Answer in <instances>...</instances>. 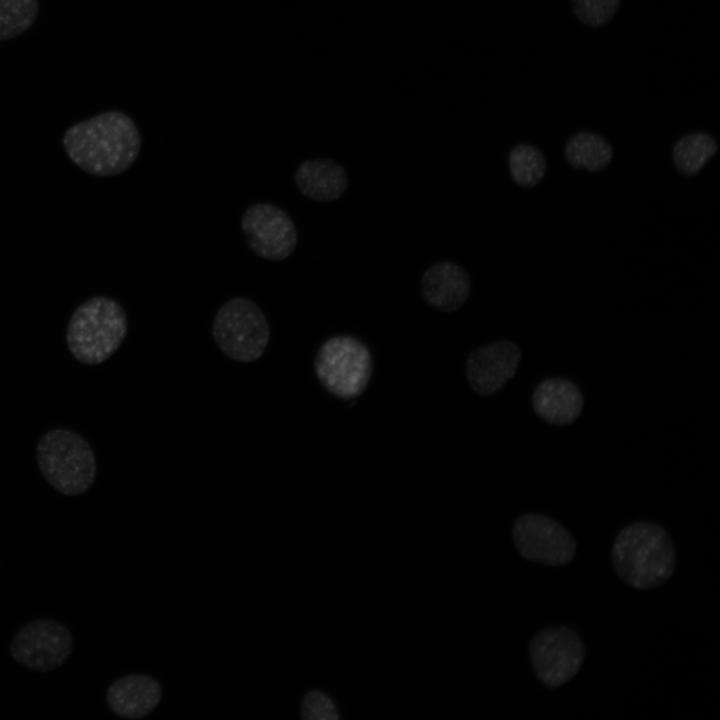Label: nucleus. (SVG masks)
<instances>
[{
  "label": "nucleus",
  "mask_w": 720,
  "mask_h": 720,
  "mask_svg": "<svg viewBox=\"0 0 720 720\" xmlns=\"http://www.w3.org/2000/svg\"><path fill=\"white\" fill-rule=\"evenodd\" d=\"M70 160L93 176H116L128 170L141 150V135L130 116L118 110L94 115L70 126L63 135Z\"/></svg>",
  "instance_id": "1"
},
{
  "label": "nucleus",
  "mask_w": 720,
  "mask_h": 720,
  "mask_svg": "<svg viewBox=\"0 0 720 720\" xmlns=\"http://www.w3.org/2000/svg\"><path fill=\"white\" fill-rule=\"evenodd\" d=\"M611 562L626 585L647 590L672 577L677 557L673 540L664 527L652 521H635L617 533Z\"/></svg>",
  "instance_id": "2"
},
{
  "label": "nucleus",
  "mask_w": 720,
  "mask_h": 720,
  "mask_svg": "<svg viewBox=\"0 0 720 720\" xmlns=\"http://www.w3.org/2000/svg\"><path fill=\"white\" fill-rule=\"evenodd\" d=\"M128 331L123 307L106 296L92 297L72 313L66 331L70 353L78 361L97 365L121 346Z\"/></svg>",
  "instance_id": "3"
},
{
  "label": "nucleus",
  "mask_w": 720,
  "mask_h": 720,
  "mask_svg": "<svg viewBox=\"0 0 720 720\" xmlns=\"http://www.w3.org/2000/svg\"><path fill=\"white\" fill-rule=\"evenodd\" d=\"M36 460L45 480L66 496L86 492L96 478L93 449L80 434L69 429L46 432L37 443Z\"/></svg>",
  "instance_id": "4"
},
{
  "label": "nucleus",
  "mask_w": 720,
  "mask_h": 720,
  "mask_svg": "<svg viewBox=\"0 0 720 720\" xmlns=\"http://www.w3.org/2000/svg\"><path fill=\"white\" fill-rule=\"evenodd\" d=\"M212 336L230 359L252 362L259 359L270 339V327L261 308L251 299L235 297L217 311Z\"/></svg>",
  "instance_id": "5"
},
{
  "label": "nucleus",
  "mask_w": 720,
  "mask_h": 720,
  "mask_svg": "<svg viewBox=\"0 0 720 720\" xmlns=\"http://www.w3.org/2000/svg\"><path fill=\"white\" fill-rule=\"evenodd\" d=\"M372 368V356L367 346L347 335L326 340L314 359V370L322 386L342 399H352L363 393Z\"/></svg>",
  "instance_id": "6"
},
{
  "label": "nucleus",
  "mask_w": 720,
  "mask_h": 720,
  "mask_svg": "<svg viewBox=\"0 0 720 720\" xmlns=\"http://www.w3.org/2000/svg\"><path fill=\"white\" fill-rule=\"evenodd\" d=\"M528 653L538 680L548 688H559L582 668L585 644L574 629L564 625L549 626L533 636Z\"/></svg>",
  "instance_id": "7"
},
{
  "label": "nucleus",
  "mask_w": 720,
  "mask_h": 720,
  "mask_svg": "<svg viewBox=\"0 0 720 720\" xmlns=\"http://www.w3.org/2000/svg\"><path fill=\"white\" fill-rule=\"evenodd\" d=\"M74 638L62 623L48 618L35 619L12 637L10 654L25 668L46 673L62 666L73 651Z\"/></svg>",
  "instance_id": "8"
},
{
  "label": "nucleus",
  "mask_w": 720,
  "mask_h": 720,
  "mask_svg": "<svg viewBox=\"0 0 720 720\" xmlns=\"http://www.w3.org/2000/svg\"><path fill=\"white\" fill-rule=\"evenodd\" d=\"M512 539L524 559L552 567L567 565L577 551L574 537L562 524L538 513L517 518L512 527Z\"/></svg>",
  "instance_id": "9"
},
{
  "label": "nucleus",
  "mask_w": 720,
  "mask_h": 720,
  "mask_svg": "<svg viewBox=\"0 0 720 720\" xmlns=\"http://www.w3.org/2000/svg\"><path fill=\"white\" fill-rule=\"evenodd\" d=\"M241 228L248 246L261 258L284 260L296 248V226L291 217L274 204L249 206L242 215Z\"/></svg>",
  "instance_id": "10"
},
{
  "label": "nucleus",
  "mask_w": 720,
  "mask_h": 720,
  "mask_svg": "<svg viewBox=\"0 0 720 720\" xmlns=\"http://www.w3.org/2000/svg\"><path fill=\"white\" fill-rule=\"evenodd\" d=\"M521 359L512 341H496L473 350L466 361V379L481 396L498 392L516 373Z\"/></svg>",
  "instance_id": "11"
},
{
  "label": "nucleus",
  "mask_w": 720,
  "mask_h": 720,
  "mask_svg": "<svg viewBox=\"0 0 720 720\" xmlns=\"http://www.w3.org/2000/svg\"><path fill=\"white\" fill-rule=\"evenodd\" d=\"M472 287L469 273L452 261L437 262L421 277L420 290L424 301L432 308L452 313L467 301Z\"/></svg>",
  "instance_id": "12"
},
{
  "label": "nucleus",
  "mask_w": 720,
  "mask_h": 720,
  "mask_svg": "<svg viewBox=\"0 0 720 720\" xmlns=\"http://www.w3.org/2000/svg\"><path fill=\"white\" fill-rule=\"evenodd\" d=\"M161 694L160 684L154 678L143 674H129L108 687L106 701L117 716L138 719L156 708Z\"/></svg>",
  "instance_id": "13"
},
{
  "label": "nucleus",
  "mask_w": 720,
  "mask_h": 720,
  "mask_svg": "<svg viewBox=\"0 0 720 720\" xmlns=\"http://www.w3.org/2000/svg\"><path fill=\"white\" fill-rule=\"evenodd\" d=\"M532 403L535 412L544 421L563 426L577 419L584 400L573 382L563 378H550L536 387Z\"/></svg>",
  "instance_id": "14"
},
{
  "label": "nucleus",
  "mask_w": 720,
  "mask_h": 720,
  "mask_svg": "<svg viewBox=\"0 0 720 720\" xmlns=\"http://www.w3.org/2000/svg\"><path fill=\"white\" fill-rule=\"evenodd\" d=\"M294 181L301 194L318 202L338 200L348 187L346 170L332 159L303 161L295 170Z\"/></svg>",
  "instance_id": "15"
},
{
  "label": "nucleus",
  "mask_w": 720,
  "mask_h": 720,
  "mask_svg": "<svg viewBox=\"0 0 720 720\" xmlns=\"http://www.w3.org/2000/svg\"><path fill=\"white\" fill-rule=\"evenodd\" d=\"M564 154L567 162L573 168L596 172L610 164L613 149L602 136L581 131L567 141Z\"/></svg>",
  "instance_id": "16"
},
{
  "label": "nucleus",
  "mask_w": 720,
  "mask_h": 720,
  "mask_svg": "<svg viewBox=\"0 0 720 720\" xmlns=\"http://www.w3.org/2000/svg\"><path fill=\"white\" fill-rule=\"evenodd\" d=\"M718 150L717 141L706 132H692L674 145L672 159L676 169L685 176L696 175Z\"/></svg>",
  "instance_id": "17"
},
{
  "label": "nucleus",
  "mask_w": 720,
  "mask_h": 720,
  "mask_svg": "<svg viewBox=\"0 0 720 720\" xmlns=\"http://www.w3.org/2000/svg\"><path fill=\"white\" fill-rule=\"evenodd\" d=\"M509 171L513 181L525 188L537 185L545 175L546 160L542 152L529 144L513 147L508 157Z\"/></svg>",
  "instance_id": "18"
},
{
  "label": "nucleus",
  "mask_w": 720,
  "mask_h": 720,
  "mask_svg": "<svg viewBox=\"0 0 720 720\" xmlns=\"http://www.w3.org/2000/svg\"><path fill=\"white\" fill-rule=\"evenodd\" d=\"M38 0H0V41L13 39L35 22Z\"/></svg>",
  "instance_id": "19"
},
{
  "label": "nucleus",
  "mask_w": 720,
  "mask_h": 720,
  "mask_svg": "<svg viewBox=\"0 0 720 720\" xmlns=\"http://www.w3.org/2000/svg\"><path fill=\"white\" fill-rule=\"evenodd\" d=\"M621 0H572L577 19L584 25L597 28L615 16Z\"/></svg>",
  "instance_id": "20"
},
{
  "label": "nucleus",
  "mask_w": 720,
  "mask_h": 720,
  "mask_svg": "<svg viewBox=\"0 0 720 720\" xmlns=\"http://www.w3.org/2000/svg\"><path fill=\"white\" fill-rule=\"evenodd\" d=\"M304 720H337L339 715L333 701L323 692L312 690L305 694L301 703Z\"/></svg>",
  "instance_id": "21"
}]
</instances>
